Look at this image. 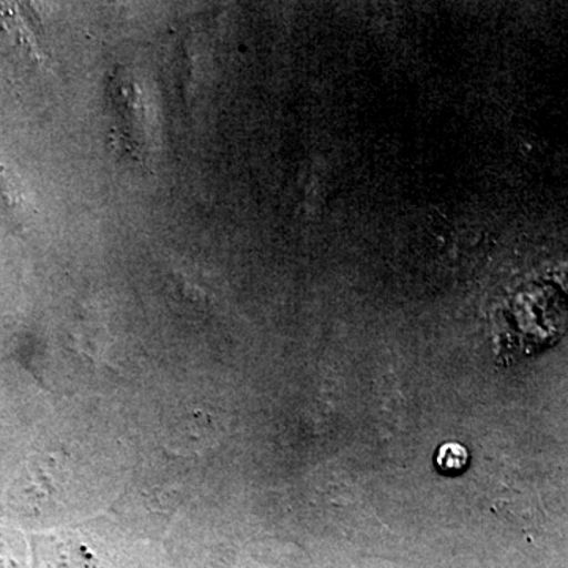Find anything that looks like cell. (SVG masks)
I'll list each match as a JSON object with an SVG mask.
<instances>
[{"label":"cell","mask_w":568,"mask_h":568,"mask_svg":"<svg viewBox=\"0 0 568 568\" xmlns=\"http://www.w3.org/2000/svg\"><path fill=\"white\" fill-rule=\"evenodd\" d=\"M469 463V452L458 443H446L437 448L436 466L443 473H459Z\"/></svg>","instance_id":"1"}]
</instances>
